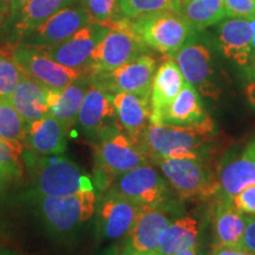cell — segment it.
<instances>
[{
    "instance_id": "obj_1",
    "label": "cell",
    "mask_w": 255,
    "mask_h": 255,
    "mask_svg": "<svg viewBox=\"0 0 255 255\" xmlns=\"http://www.w3.org/2000/svg\"><path fill=\"white\" fill-rule=\"evenodd\" d=\"M214 129L210 117L199 126L176 127L168 124H149L139 137L138 143L156 162L161 158L200 157V150Z\"/></svg>"
},
{
    "instance_id": "obj_17",
    "label": "cell",
    "mask_w": 255,
    "mask_h": 255,
    "mask_svg": "<svg viewBox=\"0 0 255 255\" xmlns=\"http://www.w3.org/2000/svg\"><path fill=\"white\" fill-rule=\"evenodd\" d=\"M66 128L52 115L47 114L43 119L28 124L25 146L34 155L41 157L60 156L66 150Z\"/></svg>"
},
{
    "instance_id": "obj_31",
    "label": "cell",
    "mask_w": 255,
    "mask_h": 255,
    "mask_svg": "<svg viewBox=\"0 0 255 255\" xmlns=\"http://www.w3.org/2000/svg\"><path fill=\"white\" fill-rule=\"evenodd\" d=\"M84 8L90 23L102 24L110 27L115 21L121 19L119 0H84Z\"/></svg>"
},
{
    "instance_id": "obj_7",
    "label": "cell",
    "mask_w": 255,
    "mask_h": 255,
    "mask_svg": "<svg viewBox=\"0 0 255 255\" xmlns=\"http://www.w3.org/2000/svg\"><path fill=\"white\" fill-rule=\"evenodd\" d=\"M97 197L94 189L65 196H41L40 210L47 225L56 232H70L94 215Z\"/></svg>"
},
{
    "instance_id": "obj_19",
    "label": "cell",
    "mask_w": 255,
    "mask_h": 255,
    "mask_svg": "<svg viewBox=\"0 0 255 255\" xmlns=\"http://www.w3.org/2000/svg\"><path fill=\"white\" fill-rule=\"evenodd\" d=\"M90 84L91 76L85 73L68 87L49 89L47 91L49 114L58 120L66 128V130L77 122L79 109Z\"/></svg>"
},
{
    "instance_id": "obj_13",
    "label": "cell",
    "mask_w": 255,
    "mask_h": 255,
    "mask_svg": "<svg viewBox=\"0 0 255 255\" xmlns=\"http://www.w3.org/2000/svg\"><path fill=\"white\" fill-rule=\"evenodd\" d=\"M142 206L128 199L117 190H109L100 203V227L104 238H123L131 229Z\"/></svg>"
},
{
    "instance_id": "obj_11",
    "label": "cell",
    "mask_w": 255,
    "mask_h": 255,
    "mask_svg": "<svg viewBox=\"0 0 255 255\" xmlns=\"http://www.w3.org/2000/svg\"><path fill=\"white\" fill-rule=\"evenodd\" d=\"M109 30L110 27L105 25L89 23L65 40L43 50L53 60L64 66L72 69H87L92 51Z\"/></svg>"
},
{
    "instance_id": "obj_42",
    "label": "cell",
    "mask_w": 255,
    "mask_h": 255,
    "mask_svg": "<svg viewBox=\"0 0 255 255\" xmlns=\"http://www.w3.org/2000/svg\"><path fill=\"white\" fill-rule=\"evenodd\" d=\"M244 155H246V156H248V157L255 159V141L252 142L251 144L247 146Z\"/></svg>"
},
{
    "instance_id": "obj_44",
    "label": "cell",
    "mask_w": 255,
    "mask_h": 255,
    "mask_svg": "<svg viewBox=\"0 0 255 255\" xmlns=\"http://www.w3.org/2000/svg\"><path fill=\"white\" fill-rule=\"evenodd\" d=\"M174 255H197L196 254V248L191 247V248H187V250H182L180 252H177L176 254Z\"/></svg>"
},
{
    "instance_id": "obj_12",
    "label": "cell",
    "mask_w": 255,
    "mask_h": 255,
    "mask_svg": "<svg viewBox=\"0 0 255 255\" xmlns=\"http://www.w3.org/2000/svg\"><path fill=\"white\" fill-rule=\"evenodd\" d=\"M89 23H90V19L84 6H76V7L68 6L51 15L36 30L27 34L20 44L46 49L65 40L66 38H69Z\"/></svg>"
},
{
    "instance_id": "obj_33",
    "label": "cell",
    "mask_w": 255,
    "mask_h": 255,
    "mask_svg": "<svg viewBox=\"0 0 255 255\" xmlns=\"http://www.w3.org/2000/svg\"><path fill=\"white\" fill-rule=\"evenodd\" d=\"M20 156L11 145L0 139V180L2 183L23 175Z\"/></svg>"
},
{
    "instance_id": "obj_50",
    "label": "cell",
    "mask_w": 255,
    "mask_h": 255,
    "mask_svg": "<svg viewBox=\"0 0 255 255\" xmlns=\"http://www.w3.org/2000/svg\"><path fill=\"white\" fill-rule=\"evenodd\" d=\"M254 255H255V254H254Z\"/></svg>"
},
{
    "instance_id": "obj_26",
    "label": "cell",
    "mask_w": 255,
    "mask_h": 255,
    "mask_svg": "<svg viewBox=\"0 0 255 255\" xmlns=\"http://www.w3.org/2000/svg\"><path fill=\"white\" fill-rule=\"evenodd\" d=\"M73 1L75 0H28L18 14L19 18L13 27L15 39L23 40L51 15L64 7H68Z\"/></svg>"
},
{
    "instance_id": "obj_14",
    "label": "cell",
    "mask_w": 255,
    "mask_h": 255,
    "mask_svg": "<svg viewBox=\"0 0 255 255\" xmlns=\"http://www.w3.org/2000/svg\"><path fill=\"white\" fill-rule=\"evenodd\" d=\"M173 59L180 68L184 81L197 87L203 95L218 98V89L212 83V56L208 47L199 43H187Z\"/></svg>"
},
{
    "instance_id": "obj_2",
    "label": "cell",
    "mask_w": 255,
    "mask_h": 255,
    "mask_svg": "<svg viewBox=\"0 0 255 255\" xmlns=\"http://www.w3.org/2000/svg\"><path fill=\"white\" fill-rule=\"evenodd\" d=\"M146 47L133 30L131 19L121 18L92 51L87 71L90 76L111 71L144 55Z\"/></svg>"
},
{
    "instance_id": "obj_30",
    "label": "cell",
    "mask_w": 255,
    "mask_h": 255,
    "mask_svg": "<svg viewBox=\"0 0 255 255\" xmlns=\"http://www.w3.org/2000/svg\"><path fill=\"white\" fill-rule=\"evenodd\" d=\"M24 73L12 57V46L0 49V98L9 100Z\"/></svg>"
},
{
    "instance_id": "obj_32",
    "label": "cell",
    "mask_w": 255,
    "mask_h": 255,
    "mask_svg": "<svg viewBox=\"0 0 255 255\" xmlns=\"http://www.w3.org/2000/svg\"><path fill=\"white\" fill-rule=\"evenodd\" d=\"M119 5L122 14L129 19L162 9L180 11L174 0H119Z\"/></svg>"
},
{
    "instance_id": "obj_37",
    "label": "cell",
    "mask_w": 255,
    "mask_h": 255,
    "mask_svg": "<svg viewBox=\"0 0 255 255\" xmlns=\"http://www.w3.org/2000/svg\"><path fill=\"white\" fill-rule=\"evenodd\" d=\"M212 255H254L250 252L244 250V248H234V247H226L218 245L213 250Z\"/></svg>"
},
{
    "instance_id": "obj_20",
    "label": "cell",
    "mask_w": 255,
    "mask_h": 255,
    "mask_svg": "<svg viewBox=\"0 0 255 255\" xmlns=\"http://www.w3.org/2000/svg\"><path fill=\"white\" fill-rule=\"evenodd\" d=\"M113 103L122 129L138 142L151 122L150 97L120 92L113 95Z\"/></svg>"
},
{
    "instance_id": "obj_46",
    "label": "cell",
    "mask_w": 255,
    "mask_h": 255,
    "mask_svg": "<svg viewBox=\"0 0 255 255\" xmlns=\"http://www.w3.org/2000/svg\"><path fill=\"white\" fill-rule=\"evenodd\" d=\"M175 2H176V5L178 6V9H180L181 7H182L183 5H186L187 2H189L190 0H174Z\"/></svg>"
},
{
    "instance_id": "obj_39",
    "label": "cell",
    "mask_w": 255,
    "mask_h": 255,
    "mask_svg": "<svg viewBox=\"0 0 255 255\" xmlns=\"http://www.w3.org/2000/svg\"><path fill=\"white\" fill-rule=\"evenodd\" d=\"M246 97L250 104L255 109V81L251 82L246 87Z\"/></svg>"
},
{
    "instance_id": "obj_5",
    "label": "cell",
    "mask_w": 255,
    "mask_h": 255,
    "mask_svg": "<svg viewBox=\"0 0 255 255\" xmlns=\"http://www.w3.org/2000/svg\"><path fill=\"white\" fill-rule=\"evenodd\" d=\"M96 161L105 176L119 177L150 159L141 144L120 127L101 136L96 146Z\"/></svg>"
},
{
    "instance_id": "obj_22",
    "label": "cell",
    "mask_w": 255,
    "mask_h": 255,
    "mask_svg": "<svg viewBox=\"0 0 255 255\" xmlns=\"http://www.w3.org/2000/svg\"><path fill=\"white\" fill-rule=\"evenodd\" d=\"M208 117L196 88L184 81L182 89L164 113L159 124L193 127L203 123Z\"/></svg>"
},
{
    "instance_id": "obj_45",
    "label": "cell",
    "mask_w": 255,
    "mask_h": 255,
    "mask_svg": "<svg viewBox=\"0 0 255 255\" xmlns=\"http://www.w3.org/2000/svg\"><path fill=\"white\" fill-rule=\"evenodd\" d=\"M7 17H9L8 14L1 13V12H0V30H1L2 25H4V23L6 21V19H7Z\"/></svg>"
},
{
    "instance_id": "obj_18",
    "label": "cell",
    "mask_w": 255,
    "mask_h": 255,
    "mask_svg": "<svg viewBox=\"0 0 255 255\" xmlns=\"http://www.w3.org/2000/svg\"><path fill=\"white\" fill-rule=\"evenodd\" d=\"M183 84L182 72L173 58L168 59L156 70L150 95L151 123H161L164 113L176 98Z\"/></svg>"
},
{
    "instance_id": "obj_3",
    "label": "cell",
    "mask_w": 255,
    "mask_h": 255,
    "mask_svg": "<svg viewBox=\"0 0 255 255\" xmlns=\"http://www.w3.org/2000/svg\"><path fill=\"white\" fill-rule=\"evenodd\" d=\"M133 30L146 46L173 58L194 30L180 11L162 9L131 19Z\"/></svg>"
},
{
    "instance_id": "obj_40",
    "label": "cell",
    "mask_w": 255,
    "mask_h": 255,
    "mask_svg": "<svg viewBox=\"0 0 255 255\" xmlns=\"http://www.w3.org/2000/svg\"><path fill=\"white\" fill-rule=\"evenodd\" d=\"M120 255H162L161 253H158V252H150V253H141V252H136V251H132L130 250V248H127L124 247L122 252H121Z\"/></svg>"
},
{
    "instance_id": "obj_6",
    "label": "cell",
    "mask_w": 255,
    "mask_h": 255,
    "mask_svg": "<svg viewBox=\"0 0 255 255\" xmlns=\"http://www.w3.org/2000/svg\"><path fill=\"white\" fill-rule=\"evenodd\" d=\"M12 57L24 75L49 89H63L89 73L87 69L64 66L51 58L43 49L20 43L12 46Z\"/></svg>"
},
{
    "instance_id": "obj_4",
    "label": "cell",
    "mask_w": 255,
    "mask_h": 255,
    "mask_svg": "<svg viewBox=\"0 0 255 255\" xmlns=\"http://www.w3.org/2000/svg\"><path fill=\"white\" fill-rule=\"evenodd\" d=\"M156 163L181 199L209 197L220 189L218 176L201 157L161 158Z\"/></svg>"
},
{
    "instance_id": "obj_9",
    "label": "cell",
    "mask_w": 255,
    "mask_h": 255,
    "mask_svg": "<svg viewBox=\"0 0 255 255\" xmlns=\"http://www.w3.org/2000/svg\"><path fill=\"white\" fill-rule=\"evenodd\" d=\"M155 73V59L148 55H142L111 71L91 76V82L111 95L130 92L150 97Z\"/></svg>"
},
{
    "instance_id": "obj_48",
    "label": "cell",
    "mask_w": 255,
    "mask_h": 255,
    "mask_svg": "<svg viewBox=\"0 0 255 255\" xmlns=\"http://www.w3.org/2000/svg\"><path fill=\"white\" fill-rule=\"evenodd\" d=\"M252 60H253V75H254V77H255V58L252 59Z\"/></svg>"
},
{
    "instance_id": "obj_23",
    "label": "cell",
    "mask_w": 255,
    "mask_h": 255,
    "mask_svg": "<svg viewBox=\"0 0 255 255\" xmlns=\"http://www.w3.org/2000/svg\"><path fill=\"white\" fill-rule=\"evenodd\" d=\"M252 26L250 19L232 18L220 27V44L227 58L239 65H247L252 56Z\"/></svg>"
},
{
    "instance_id": "obj_15",
    "label": "cell",
    "mask_w": 255,
    "mask_h": 255,
    "mask_svg": "<svg viewBox=\"0 0 255 255\" xmlns=\"http://www.w3.org/2000/svg\"><path fill=\"white\" fill-rule=\"evenodd\" d=\"M117 119L113 103V95L91 82L79 109L77 122L83 131L89 133H104L120 128L111 126Z\"/></svg>"
},
{
    "instance_id": "obj_25",
    "label": "cell",
    "mask_w": 255,
    "mask_h": 255,
    "mask_svg": "<svg viewBox=\"0 0 255 255\" xmlns=\"http://www.w3.org/2000/svg\"><path fill=\"white\" fill-rule=\"evenodd\" d=\"M219 182V191L226 200H232L245 188L255 186V159L244 155L225 164Z\"/></svg>"
},
{
    "instance_id": "obj_10",
    "label": "cell",
    "mask_w": 255,
    "mask_h": 255,
    "mask_svg": "<svg viewBox=\"0 0 255 255\" xmlns=\"http://www.w3.org/2000/svg\"><path fill=\"white\" fill-rule=\"evenodd\" d=\"M115 190L141 206L162 208L168 201L167 182L148 163L116 177Z\"/></svg>"
},
{
    "instance_id": "obj_8",
    "label": "cell",
    "mask_w": 255,
    "mask_h": 255,
    "mask_svg": "<svg viewBox=\"0 0 255 255\" xmlns=\"http://www.w3.org/2000/svg\"><path fill=\"white\" fill-rule=\"evenodd\" d=\"M38 193L41 196H65L79 190L94 189V184L82 170L66 157H43L36 171Z\"/></svg>"
},
{
    "instance_id": "obj_34",
    "label": "cell",
    "mask_w": 255,
    "mask_h": 255,
    "mask_svg": "<svg viewBox=\"0 0 255 255\" xmlns=\"http://www.w3.org/2000/svg\"><path fill=\"white\" fill-rule=\"evenodd\" d=\"M229 18H247L255 15V0H223Z\"/></svg>"
},
{
    "instance_id": "obj_49",
    "label": "cell",
    "mask_w": 255,
    "mask_h": 255,
    "mask_svg": "<svg viewBox=\"0 0 255 255\" xmlns=\"http://www.w3.org/2000/svg\"><path fill=\"white\" fill-rule=\"evenodd\" d=\"M1 184H2V182H1V180H0V187H1Z\"/></svg>"
},
{
    "instance_id": "obj_38",
    "label": "cell",
    "mask_w": 255,
    "mask_h": 255,
    "mask_svg": "<svg viewBox=\"0 0 255 255\" xmlns=\"http://www.w3.org/2000/svg\"><path fill=\"white\" fill-rule=\"evenodd\" d=\"M27 2L28 0H9V15L17 17Z\"/></svg>"
},
{
    "instance_id": "obj_21",
    "label": "cell",
    "mask_w": 255,
    "mask_h": 255,
    "mask_svg": "<svg viewBox=\"0 0 255 255\" xmlns=\"http://www.w3.org/2000/svg\"><path fill=\"white\" fill-rule=\"evenodd\" d=\"M47 91L49 88L45 85L24 75L9 97V102L25 122L31 124L34 121L45 117L50 113L47 104Z\"/></svg>"
},
{
    "instance_id": "obj_47",
    "label": "cell",
    "mask_w": 255,
    "mask_h": 255,
    "mask_svg": "<svg viewBox=\"0 0 255 255\" xmlns=\"http://www.w3.org/2000/svg\"><path fill=\"white\" fill-rule=\"evenodd\" d=\"M0 255H19V254H15V253H13V252H11V251L4 250V251H0Z\"/></svg>"
},
{
    "instance_id": "obj_35",
    "label": "cell",
    "mask_w": 255,
    "mask_h": 255,
    "mask_svg": "<svg viewBox=\"0 0 255 255\" xmlns=\"http://www.w3.org/2000/svg\"><path fill=\"white\" fill-rule=\"evenodd\" d=\"M233 205L241 213L255 215V186H250L232 199Z\"/></svg>"
},
{
    "instance_id": "obj_43",
    "label": "cell",
    "mask_w": 255,
    "mask_h": 255,
    "mask_svg": "<svg viewBox=\"0 0 255 255\" xmlns=\"http://www.w3.org/2000/svg\"><path fill=\"white\" fill-rule=\"evenodd\" d=\"M0 12L9 15V0H0Z\"/></svg>"
},
{
    "instance_id": "obj_28",
    "label": "cell",
    "mask_w": 255,
    "mask_h": 255,
    "mask_svg": "<svg viewBox=\"0 0 255 255\" xmlns=\"http://www.w3.org/2000/svg\"><path fill=\"white\" fill-rule=\"evenodd\" d=\"M28 124L14 109L9 100L0 98V139L11 145L19 155L25 148Z\"/></svg>"
},
{
    "instance_id": "obj_24",
    "label": "cell",
    "mask_w": 255,
    "mask_h": 255,
    "mask_svg": "<svg viewBox=\"0 0 255 255\" xmlns=\"http://www.w3.org/2000/svg\"><path fill=\"white\" fill-rule=\"evenodd\" d=\"M247 218L235 208L232 200L223 199L214 212L215 239L218 245L226 247L242 248V238L246 228Z\"/></svg>"
},
{
    "instance_id": "obj_36",
    "label": "cell",
    "mask_w": 255,
    "mask_h": 255,
    "mask_svg": "<svg viewBox=\"0 0 255 255\" xmlns=\"http://www.w3.org/2000/svg\"><path fill=\"white\" fill-rule=\"evenodd\" d=\"M242 248L255 254V216H248L244 238H242Z\"/></svg>"
},
{
    "instance_id": "obj_29",
    "label": "cell",
    "mask_w": 255,
    "mask_h": 255,
    "mask_svg": "<svg viewBox=\"0 0 255 255\" xmlns=\"http://www.w3.org/2000/svg\"><path fill=\"white\" fill-rule=\"evenodd\" d=\"M180 13L193 30H205L227 17L223 0H190L180 8Z\"/></svg>"
},
{
    "instance_id": "obj_27",
    "label": "cell",
    "mask_w": 255,
    "mask_h": 255,
    "mask_svg": "<svg viewBox=\"0 0 255 255\" xmlns=\"http://www.w3.org/2000/svg\"><path fill=\"white\" fill-rule=\"evenodd\" d=\"M197 235L199 227L196 220L184 216L169 223L159 238L157 252L162 255H174L182 250L196 247Z\"/></svg>"
},
{
    "instance_id": "obj_16",
    "label": "cell",
    "mask_w": 255,
    "mask_h": 255,
    "mask_svg": "<svg viewBox=\"0 0 255 255\" xmlns=\"http://www.w3.org/2000/svg\"><path fill=\"white\" fill-rule=\"evenodd\" d=\"M169 223L170 220L161 208L142 206L131 229L127 234L124 247L141 253L157 252L159 238Z\"/></svg>"
},
{
    "instance_id": "obj_41",
    "label": "cell",
    "mask_w": 255,
    "mask_h": 255,
    "mask_svg": "<svg viewBox=\"0 0 255 255\" xmlns=\"http://www.w3.org/2000/svg\"><path fill=\"white\" fill-rule=\"evenodd\" d=\"M251 26H252V33H253V37H252V56L251 59L255 58V15L254 17L250 18Z\"/></svg>"
}]
</instances>
